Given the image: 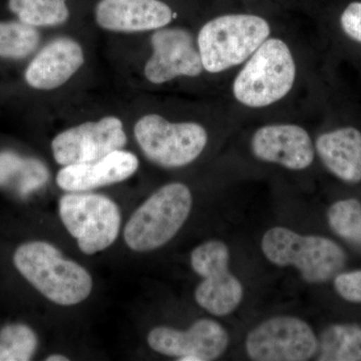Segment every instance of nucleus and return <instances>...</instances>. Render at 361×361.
Listing matches in <instances>:
<instances>
[{
	"label": "nucleus",
	"mask_w": 361,
	"mask_h": 361,
	"mask_svg": "<svg viewBox=\"0 0 361 361\" xmlns=\"http://www.w3.org/2000/svg\"><path fill=\"white\" fill-rule=\"evenodd\" d=\"M296 78L290 47L279 37H270L243 63L233 80L232 94L247 108H267L288 96Z\"/></svg>",
	"instance_id": "nucleus-1"
},
{
	"label": "nucleus",
	"mask_w": 361,
	"mask_h": 361,
	"mask_svg": "<svg viewBox=\"0 0 361 361\" xmlns=\"http://www.w3.org/2000/svg\"><path fill=\"white\" fill-rule=\"evenodd\" d=\"M13 262L37 290L59 305L82 302L92 290L90 273L47 242L23 244L16 249Z\"/></svg>",
	"instance_id": "nucleus-2"
},
{
	"label": "nucleus",
	"mask_w": 361,
	"mask_h": 361,
	"mask_svg": "<svg viewBox=\"0 0 361 361\" xmlns=\"http://www.w3.org/2000/svg\"><path fill=\"white\" fill-rule=\"evenodd\" d=\"M261 250L273 264L295 268L310 284L329 281L348 260L343 249L331 239L299 234L285 227L267 230L261 240Z\"/></svg>",
	"instance_id": "nucleus-3"
},
{
	"label": "nucleus",
	"mask_w": 361,
	"mask_h": 361,
	"mask_svg": "<svg viewBox=\"0 0 361 361\" xmlns=\"http://www.w3.org/2000/svg\"><path fill=\"white\" fill-rule=\"evenodd\" d=\"M270 37L269 23L256 14H224L209 20L197 39L204 71L221 73L243 65Z\"/></svg>",
	"instance_id": "nucleus-4"
},
{
	"label": "nucleus",
	"mask_w": 361,
	"mask_h": 361,
	"mask_svg": "<svg viewBox=\"0 0 361 361\" xmlns=\"http://www.w3.org/2000/svg\"><path fill=\"white\" fill-rule=\"evenodd\" d=\"M193 198L183 183H170L142 204L126 226L123 238L137 252L156 250L176 236L191 213Z\"/></svg>",
	"instance_id": "nucleus-5"
},
{
	"label": "nucleus",
	"mask_w": 361,
	"mask_h": 361,
	"mask_svg": "<svg viewBox=\"0 0 361 361\" xmlns=\"http://www.w3.org/2000/svg\"><path fill=\"white\" fill-rule=\"evenodd\" d=\"M135 137L147 158L164 168L193 163L208 144V133L200 123H171L155 114L137 121Z\"/></svg>",
	"instance_id": "nucleus-6"
},
{
	"label": "nucleus",
	"mask_w": 361,
	"mask_h": 361,
	"mask_svg": "<svg viewBox=\"0 0 361 361\" xmlns=\"http://www.w3.org/2000/svg\"><path fill=\"white\" fill-rule=\"evenodd\" d=\"M59 216L78 248L87 255L110 247L118 238L122 221L120 209L110 198L80 192L61 197Z\"/></svg>",
	"instance_id": "nucleus-7"
},
{
	"label": "nucleus",
	"mask_w": 361,
	"mask_h": 361,
	"mask_svg": "<svg viewBox=\"0 0 361 361\" xmlns=\"http://www.w3.org/2000/svg\"><path fill=\"white\" fill-rule=\"evenodd\" d=\"M229 264V248L220 240L204 242L191 253L192 268L202 277L195 300L214 316L231 314L243 300V285Z\"/></svg>",
	"instance_id": "nucleus-8"
},
{
	"label": "nucleus",
	"mask_w": 361,
	"mask_h": 361,
	"mask_svg": "<svg viewBox=\"0 0 361 361\" xmlns=\"http://www.w3.org/2000/svg\"><path fill=\"white\" fill-rule=\"evenodd\" d=\"M245 348L252 360L307 361L317 353L318 338L300 318L275 316L247 334Z\"/></svg>",
	"instance_id": "nucleus-9"
},
{
	"label": "nucleus",
	"mask_w": 361,
	"mask_h": 361,
	"mask_svg": "<svg viewBox=\"0 0 361 361\" xmlns=\"http://www.w3.org/2000/svg\"><path fill=\"white\" fill-rule=\"evenodd\" d=\"M126 142L122 121L106 116L61 133L52 141L51 149L59 165L68 166L99 160L122 149Z\"/></svg>",
	"instance_id": "nucleus-10"
},
{
	"label": "nucleus",
	"mask_w": 361,
	"mask_h": 361,
	"mask_svg": "<svg viewBox=\"0 0 361 361\" xmlns=\"http://www.w3.org/2000/svg\"><path fill=\"white\" fill-rule=\"evenodd\" d=\"M227 330L213 319H200L189 329L159 326L149 332V348L180 361H212L219 358L229 345Z\"/></svg>",
	"instance_id": "nucleus-11"
},
{
	"label": "nucleus",
	"mask_w": 361,
	"mask_h": 361,
	"mask_svg": "<svg viewBox=\"0 0 361 361\" xmlns=\"http://www.w3.org/2000/svg\"><path fill=\"white\" fill-rule=\"evenodd\" d=\"M153 54L145 66L149 82L161 85L179 77H198L204 71L198 45L183 28H159L152 37Z\"/></svg>",
	"instance_id": "nucleus-12"
},
{
	"label": "nucleus",
	"mask_w": 361,
	"mask_h": 361,
	"mask_svg": "<svg viewBox=\"0 0 361 361\" xmlns=\"http://www.w3.org/2000/svg\"><path fill=\"white\" fill-rule=\"evenodd\" d=\"M250 148L258 160L291 171L310 168L316 154L310 133L296 123L262 126L252 135Z\"/></svg>",
	"instance_id": "nucleus-13"
},
{
	"label": "nucleus",
	"mask_w": 361,
	"mask_h": 361,
	"mask_svg": "<svg viewBox=\"0 0 361 361\" xmlns=\"http://www.w3.org/2000/svg\"><path fill=\"white\" fill-rule=\"evenodd\" d=\"M173 18L172 8L161 0H101L96 7L97 23L113 32L159 30Z\"/></svg>",
	"instance_id": "nucleus-14"
},
{
	"label": "nucleus",
	"mask_w": 361,
	"mask_h": 361,
	"mask_svg": "<svg viewBox=\"0 0 361 361\" xmlns=\"http://www.w3.org/2000/svg\"><path fill=\"white\" fill-rule=\"evenodd\" d=\"M137 168L139 160L134 154L118 149L99 160L66 166L56 176V183L65 191H90L123 182Z\"/></svg>",
	"instance_id": "nucleus-15"
},
{
	"label": "nucleus",
	"mask_w": 361,
	"mask_h": 361,
	"mask_svg": "<svg viewBox=\"0 0 361 361\" xmlns=\"http://www.w3.org/2000/svg\"><path fill=\"white\" fill-rule=\"evenodd\" d=\"M84 63L82 47L75 40L59 37L45 45L28 66L26 82L35 89H56L68 82Z\"/></svg>",
	"instance_id": "nucleus-16"
},
{
	"label": "nucleus",
	"mask_w": 361,
	"mask_h": 361,
	"mask_svg": "<svg viewBox=\"0 0 361 361\" xmlns=\"http://www.w3.org/2000/svg\"><path fill=\"white\" fill-rule=\"evenodd\" d=\"M315 152L325 168L343 182H361V132L353 126L322 133Z\"/></svg>",
	"instance_id": "nucleus-17"
},
{
	"label": "nucleus",
	"mask_w": 361,
	"mask_h": 361,
	"mask_svg": "<svg viewBox=\"0 0 361 361\" xmlns=\"http://www.w3.org/2000/svg\"><path fill=\"white\" fill-rule=\"evenodd\" d=\"M318 361H361V326L334 324L323 330L318 338Z\"/></svg>",
	"instance_id": "nucleus-18"
},
{
	"label": "nucleus",
	"mask_w": 361,
	"mask_h": 361,
	"mask_svg": "<svg viewBox=\"0 0 361 361\" xmlns=\"http://www.w3.org/2000/svg\"><path fill=\"white\" fill-rule=\"evenodd\" d=\"M9 8L21 23L35 26H54L68 20L66 0H9Z\"/></svg>",
	"instance_id": "nucleus-19"
},
{
	"label": "nucleus",
	"mask_w": 361,
	"mask_h": 361,
	"mask_svg": "<svg viewBox=\"0 0 361 361\" xmlns=\"http://www.w3.org/2000/svg\"><path fill=\"white\" fill-rule=\"evenodd\" d=\"M39 42L37 30L23 23H0V56L21 59L32 54Z\"/></svg>",
	"instance_id": "nucleus-20"
},
{
	"label": "nucleus",
	"mask_w": 361,
	"mask_h": 361,
	"mask_svg": "<svg viewBox=\"0 0 361 361\" xmlns=\"http://www.w3.org/2000/svg\"><path fill=\"white\" fill-rule=\"evenodd\" d=\"M330 228L336 234L361 246V203L356 199L337 201L327 212Z\"/></svg>",
	"instance_id": "nucleus-21"
},
{
	"label": "nucleus",
	"mask_w": 361,
	"mask_h": 361,
	"mask_svg": "<svg viewBox=\"0 0 361 361\" xmlns=\"http://www.w3.org/2000/svg\"><path fill=\"white\" fill-rule=\"evenodd\" d=\"M37 346V336L26 325H7L0 331V361L30 360Z\"/></svg>",
	"instance_id": "nucleus-22"
},
{
	"label": "nucleus",
	"mask_w": 361,
	"mask_h": 361,
	"mask_svg": "<svg viewBox=\"0 0 361 361\" xmlns=\"http://www.w3.org/2000/svg\"><path fill=\"white\" fill-rule=\"evenodd\" d=\"M16 176H20V190L23 193L30 191L44 180V172L40 164L35 161L21 160L13 154L0 155V184L11 182Z\"/></svg>",
	"instance_id": "nucleus-23"
},
{
	"label": "nucleus",
	"mask_w": 361,
	"mask_h": 361,
	"mask_svg": "<svg viewBox=\"0 0 361 361\" xmlns=\"http://www.w3.org/2000/svg\"><path fill=\"white\" fill-rule=\"evenodd\" d=\"M334 288L349 302L361 303V270L339 273L334 277Z\"/></svg>",
	"instance_id": "nucleus-24"
},
{
	"label": "nucleus",
	"mask_w": 361,
	"mask_h": 361,
	"mask_svg": "<svg viewBox=\"0 0 361 361\" xmlns=\"http://www.w3.org/2000/svg\"><path fill=\"white\" fill-rule=\"evenodd\" d=\"M341 27L349 39L361 44V2H351L341 16Z\"/></svg>",
	"instance_id": "nucleus-25"
},
{
	"label": "nucleus",
	"mask_w": 361,
	"mask_h": 361,
	"mask_svg": "<svg viewBox=\"0 0 361 361\" xmlns=\"http://www.w3.org/2000/svg\"><path fill=\"white\" fill-rule=\"evenodd\" d=\"M47 361H68V358H66V356L63 355H49V357H47Z\"/></svg>",
	"instance_id": "nucleus-26"
}]
</instances>
